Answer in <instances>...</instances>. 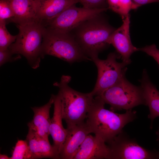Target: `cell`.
I'll use <instances>...</instances> for the list:
<instances>
[{
  "label": "cell",
  "mask_w": 159,
  "mask_h": 159,
  "mask_svg": "<svg viewBox=\"0 0 159 159\" xmlns=\"http://www.w3.org/2000/svg\"><path fill=\"white\" fill-rule=\"evenodd\" d=\"M105 103L99 96L94 98L88 109L86 124L90 133L100 138L106 143L113 139L124 127L137 117V112L132 109L120 114L104 108Z\"/></svg>",
  "instance_id": "1"
},
{
  "label": "cell",
  "mask_w": 159,
  "mask_h": 159,
  "mask_svg": "<svg viewBox=\"0 0 159 159\" xmlns=\"http://www.w3.org/2000/svg\"><path fill=\"white\" fill-rule=\"evenodd\" d=\"M103 13L84 21L69 32L91 59L109 46L107 40L116 29L110 25Z\"/></svg>",
  "instance_id": "2"
},
{
  "label": "cell",
  "mask_w": 159,
  "mask_h": 159,
  "mask_svg": "<svg viewBox=\"0 0 159 159\" xmlns=\"http://www.w3.org/2000/svg\"><path fill=\"white\" fill-rule=\"evenodd\" d=\"M71 77L62 75L59 82L53 84L59 89L62 103V115L67 129L84 123L89 108L94 99L90 92L82 93L70 87Z\"/></svg>",
  "instance_id": "3"
},
{
  "label": "cell",
  "mask_w": 159,
  "mask_h": 159,
  "mask_svg": "<svg viewBox=\"0 0 159 159\" xmlns=\"http://www.w3.org/2000/svg\"><path fill=\"white\" fill-rule=\"evenodd\" d=\"M19 33L15 42L8 49L14 54L25 57L31 67L36 69L43 59L42 44L44 27L38 20L17 24Z\"/></svg>",
  "instance_id": "4"
},
{
  "label": "cell",
  "mask_w": 159,
  "mask_h": 159,
  "mask_svg": "<svg viewBox=\"0 0 159 159\" xmlns=\"http://www.w3.org/2000/svg\"><path fill=\"white\" fill-rule=\"evenodd\" d=\"M41 53L43 59L45 55H49L70 63L92 61L85 54L69 32L44 27Z\"/></svg>",
  "instance_id": "5"
},
{
  "label": "cell",
  "mask_w": 159,
  "mask_h": 159,
  "mask_svg": "<svg viewBox=\"0 0 159 159\" xmlns=\"http://www.w3.org/2000/svg\"><path fill=\"white\" fill-rule=\"evenodd\" d=\"M99 96L105 104L110 105V110L114 112L132 109L140 105H146L141 87L131 83L125 76Z\"/></svg>",
  "instance_id": "6"
},
{
  "label": "cell",
  "mask_w": 159,
  "mask_h": 159,
  "mask_svg": "<svg viewBox=\"0 0 159 159\" xmlns=\"http://www.w3.org/2000/svg\"><path fill=\"white\" fill-rule=\"evenodd\" d=\"M120 58L117 53L113 52L109 53L105 60L100 59L98 56L91 59L97 67L98 73L95 87L90 92L93 96L100 95L125 76L126 66L129 64L117 62V59Z\"/></svg>",
  "instance_id": "7"
},
{
  "label": "cell",
  "mask_w": 159,
  "mask_h": 159,
  "mask_svg": "<svg viewBox=\"0 0 159 159\" xmlns=\"http://www.w3.org/2000/svg\"><path fill=\"white\" fill-rule=\"evenodd\" d=\"M107 143L110 159H159V152L142 147L123 130Z\"/></svg>",
  "instance_id": "8"
},
{
  "label": "cell",
  "mask_w": 159,
  "mask_h": 159,
  "mask_svg": "<svg viewBox=\"0 0 159 159\" xmlns=\"http://www.w3.org/2000/svg\"><path fill=\"white\" fill-rule=\"evenodd\" d=\"M108 9H90L83 7H78L74 4L43 26L46 28L69 32L84 21Z\"/></svg>",
  "instance_id": "9"
},
{
  "label": "cell",
  "mask_w": 159,
  "mask_h": 159,
  "mask_svg": "<svg viewBox=\"0 0 159 159\" xmlns=\"http://www.w3.org/2000/svg\"><path fill=\"white\" fill-rule=\"evenodd\" d=\"M130 15L129 14L123 20L121 26L116 29L109 37L107 42L112 44L120 55L122 62L128 64L131 61L130 57L134 52L139 51L138 48L132 44L130 38Z\"/></svg>",
  "instance_id": "10"
},
{
  "label": "cell",
  "mask_w": 159,
  "mask_h": 159,
  "mask_svg": "<svg viewBox=\"0 0 159 159\" xmlns=\"http://www.w3.org/2000/svg\"><path fill=\"white\" fill-rule=\"evenodd\" d=\"M110 151L102 139L88 135L81 145L73 159H110Z\"/></svg>",
  "instance_id": "11"
},
{
  "label": "cell",
  "mask_w": 159,
  "mask_h": 159,
  "mask_svg": "<svg viewBox=\"0 0 159 159\" xmlns=\"http://www.w3.org/2000/svg\"><path fill=\"white\" fill-rule=\"evenodd\" d=\"M67 129L68 133L59 154V159H73L81 145L90 133L85 122Z\"/></svg>",
  "instance_id": "12"
},
{
  "label": "cell",
  "mask_w": 159,
  "mask_h": 159,
  "mask_svg": "<svg viewBox=\"0 0 159 159\" xmlns=\"http://www.w3.org/2000/svg\"><path fill=\"white\" fill-rule=\"evenodd\" d=\"M54 109L53 116L51 119L49 132L53 143L52 145L60 153L67 135V130L65 129L62 123V103L59 93L53 95Z\"/></svg>",
  "instance_id": "13"
},
{
  "label": "cell",
  "mask_w": 159,
  "mask_h": 159,
  "mask_svg": "<svg viewBox=\"0 0 159 159\" xmlns=\"http://www.w3.org/2000/svg\"><path fill=\"white\" fill-rule=\"evenodd\" d=\"M37 19L42 24L52 20L70 6L78 3L76 0H35Z\"/></svg>",
  "instance_id": "14"
},
{
  "label": "cell",
  "mask_w": 159,
  "mask_h": 159,
  "mask_svg": "<svg viewBox=\"0 0 159 159\" xmlns=\"http://www.w3.org/2000/svg\"><path fill=\"white\" fill-rule=\"evenodd\" d=\"M26 140L29 146L31 159H59V153L54 147L31 128H29Z\"/></svg>",
  "instance_id": "15"
},
{
  "label": "cell",
  "mask_w": 159,
  "mask_h": 159,
  "mask_svg": "<svg viewBox=\"0 0 159 159\" xmlns=\"http://www.w3.org/2000/svg\"><path fill=\"white\" fill-rule=\"evenodd\" d=\"M54 102L53 95L52 94L49 102L44 105L31 107L34 115L33 119L27 124L28 128L34 130L39 136L48 141L51 119L49 112Z\"/></svg>",
  "instance_id": "16"
},
{
  "label": "cell",
  "mask_w": 159,
  "mask_h": 159,
  "mask_svg": "<svg viewBox=\"0 0 159 159\" xmlns=\"http://www.w3.org/2000/svg\"><path fill=\"white\" fill-rule=\"evenodd\" d=\"M140 81L146 106L149 108L148 117L151 120L150 128L152 129L154 120L159 117V91L150 81L145 69L143 70Z\"/></svg>",
  "instance_id": "17"
},
{
  "label": "cell",
  "mask_w": 159,
  "mask_h": 159,
  "mask_svg": "<svg viewBox=\"0 0 159 159\" xmlns=\"http://www.w3.org/2000/svg\"><path fill=\"white\" fill-rule=\"evenodd\" d=\"M14 16L11 22L17 24L37 20L35 0H8Z\"/></svg>",
  "instance_id": "18"
},
{
  "label": "cell",
  "mask_w": 159,
  "mask_h": 159,
  "mask_svg": "<svg viewBox=\"0 0 159 159\" xmlns=\"http://www.w3.org/2000/svg\"><path fill=\"white\" fill-rule=\"evenodd\" d=\"M108 9L118 14L123 20L130 11L139 7L132 0H107Z\"/></svg>",
  "instance_id": "19"
},
{
  "label": "cell",
  "mask_w": 159,
  "mask_h": 159,
  "mask_svg": "<svg viewBox=\"0 0 159 159\" xmlns=\"http://www.w3.org/2000/svg\"><path fill=\"white\" fill-rule=\"evenodd\" d=\"M31 157L27 141L26 140H18L10 159H31Z\"/></svg>",
  "instance_id": "20"
},
{
  "label": "cell",
  "mask_w": 159,
  "mask_h": 159,
  "mask_svg": "<svg viewBox=\"0 0 159 159\" xmlns=\"http://www.w3.org/2000/svg\"><path fill=\"white\" fill-rule=\"evenodd\" d=\"M6 21L0 20V49L8 48L13 42L15 41L17 35H11L6 27Z\"/></svg>",
  "instance_id": "21"
},
{
  "label": "cell",
  "mask_w": 159,
  "mask_h": 159,
  "mask_svg": "<svg viewBox=\"0 0 159 159\" xmlns=\"http://www.w3.org/2000/svg\"><path fill=\"white\" fill-rule=\"evenodd\" d=\"M14 16L11 7L8 0H0V20L11 22Z\"/></svg>",
  "instance_id": "22"
},
{
  "label": "cell",
  "mask_w": 159,
  "mask_h": 159,
  "mask_svg": "<svg viewBox=\"0 0 159 159\" xmlns=\"http://www.w3.org/2000/svg\"><path fill=\"white\" fill-rule=\"evenodd\" d=\"M80 3L83 7L88 9L108 8L107 0H76Z\"/></svg>",
  "instance_id": "23"
},
{
  "label": "cell",
  "mask_w": 159,
  "mask_h": 159,
  "mask_svg": "<svg viewBox=\"0 0 159 159\" xmlns=\"http://www.w3.org/2000/svg\"><path fill=\"white\" fill-rule=\"evenodd\" d=\"M13 54L8 48L4 49H0V66L1 67L7 62H11L21 58L20 55L15 56Z\"/></svg>",
  "instance_id": "24"
},
{
  "label": "cell",
  "mask_w": 159,
  "mask_h": 159,
  "mask_svg": "<svg viewBox=\"0 0 159 159\" xmlns=\"http://www.w3.org/2000/svg\"><path fill=\"white\" fill-rule=\"evenodd\" d=\"M138 49L139 51L144 52L152 57L159 66V50L157 48L155 44L146 46L141 48H138Z\"/></svg>",
  "instance_id": "25"
},
{
  "label": "cell",
  "mask_w": 159,
  "mask_h": 159,
  "mask_svg": "<svg viewBox=\"0 0 159 159\" xmlns=\"http://www.w3.org/2000/svg\"><path fill=\"white\" fill-rule=\"evenodd\" d=\"M134 3L139 7L143 5L152 3L159 2V0H132Z\"/></svg>",
  "instance_id": "26"
},
{
  "label": "cell",
  "mask_w": 159,
  "mask_h": 159,
  "mask_svg": "<svg viewBox=\"0 0 159 159\" xmlns=\"http://www.w3.org/2000/svg\"><path fill=\"white\" fill-rule=\"evenodd\" d=\"M0 159H10V157H9L7 155L4 154L0 155Z\"/></svg>",
  "instance_id": "27"
},
{
  "label": "cell",
  "mask_w": 159,
  "mask_h": 159,
  "mask_svg": "<svg viewBox=\"0 0 159 159\" xmlns=\"http://www.w3.org/2000/svg\"><path fill=\"white\" fill-rule=\"evenodd\" d=\"M156 134L157 135V140L158 142V143H159V127L158 130L156 132Z\"/></svg>",
  "instance_id": "28"
}]
</instances>
